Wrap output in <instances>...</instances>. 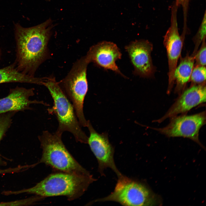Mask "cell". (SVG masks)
Here are the masks:
<instances>
[{"label": "cell", "instance_id": "obj_1", "mask_svg": "<svg viewBox=\"0 0 206 206\" xmlns=\"http://www.w3.org/2000/svg\"><path fill=\"white\" fill-rule=\"evenodd\" d=\"M51 21L29 27L19 23L14 25L16 58L14 62L18 71L35 76L37 69L49 57L48 42L51 35Z\"/></svg>", "mask_w": 206, "mask_h": 206}, {"label": "cell", "instance_id": "obj_2", "mask_svg": "<svg viewBox=\"0 0 206 206\" xmlns=\"http://www.w3.org/2000/svg\"><path fill=\"white\" fill-rule=\"evenodd\" d=\"M96 181L92 175H80L59 172L49 175L30 188L16 191H9V195L26 193L43 198L63 196L69 201L77 199Z\"/></svg>", "mask_w": 206, "mask_h": 206}, {"label": "cell", "instance_id": "obj_3", "mask_svg": "<svg viewBox=\"0 0 206 206\" xmlns=\"http://www.w3.org/2000/svg\"><path fill=\"white\" fill-rule=\"evenodd\" d=\"M48 90L53 100V106L47 109L55 115L58 126L56 132L62 135L64 132L72 133L77 142L87 144L88 137L81 128L74 107L55 78L48 77L43 84Z\"/></svg>", "mask_w": 206, "mask_h": 206}, {"label": "cell", "instance_id": "obj_4", "mask_svg": "<svg viewBox=\"0 0 206 206\" xmlns=\"http://www.w3.org/2000/svg\"><path fill=\"white\" fill-rule=\"evenodd\" d=\"M62 134L43 131L38 137L42 154L37 164L43 163L59 172L90 175L69 152L63 143Z\"/></svg>", "mask_w": 206, "mask_h": 206}, {"label": "cell", "instance_id": "obj_5", "mask_svg": "<svg viewBox=\"0 0 206 206\" xmlns=\"http://www.w3.org/2000/svg\"><path fill=\"white\" fill-rule=\"evenodd\" d=\"M112 201L124 206L160 205L161 199L144 183L123 175L118 178L114 189L108 196L94 202Z\"/></svg>", "mask_w": 206, "mask_h": 206}, {"label": "cell", "instance_id": "obj_6", "mask_svg": "<svg viewBox=\"0 0 206 206\" xmlns=\"http://www.w3.org/2000/svg\"><path fill=\"white\" fill-rule=\"evenodd\" d=\"M90 63L86 56L77 60L66 77L58 82L72 103L81 126L87 127L88 120L83 112V104L88 89L87 69Z\"/></svg>", "mask_w": 206, "mask_h": 206}, {"label": "cell", "instance_id": "obj_7", "mask_svg": "<svg viewBox=\"0 0 206 206\" xmlns=\"http://www.w3.org/2000/svg\"><path fill=\"white\" fill-rule=\"evenodd\" d=\"M169 123L163 128L154 129L168 137H182L189 138L204 148L199 141V130L206 123L205 112L191 115L172 117Z\"/></svg>", "mask_w": 206, "mask_h": 206}, {"label": "cell", "instance_id": "obj_8", "mask_svg": "<svg viewBox=\"0 0 206 206\" xmlns=\"http://www.w3.org/2000/svg\"><path fill=\"white\" fill-rule=\"evenodd\" d=\"M87 127L90 132L87 144L98 161V172L102 176L104 175V170L109 168L116 173L118 178L122 176L123 175L116 165L114 148L109 142L107 134L98 133L89 120Z\"/></svg>", "mask_w": 206, "mask_h": 206}, {"label": "cell", "instance_id": "obj_9", "mask_svg": "<svg viewBox=\"0 0 206 206\" xmlns=\"http://www.w3.org/2000/svg\"><path fill=\"white\" fill-rule=\"evenodd\" d=\"M178 7L175 4L172 8L171 24L164 36L163 44L168 60V85L167 93L169 94L175 81L174 72L183 47V39L179 33L177 19Z\"/></svg>", "mask_w": 206, "mask_h": 206}, {"label": "cell", "instance_id": "obj_10", "mask_svg": "<svg viewBox=\"0 0 206 206\" xmlns=\"http://www.w3.org/2000/svg\"><path fill=\"white\" fill-rule=\"evenodd\" d=\"M152 49V43L143 39L132 41L125 46L134 68V74L148 77L153 74L155 69L151 57Z\"/></svg>", "mask_w": 206, "mask_h": 206}, {"label": "cell", "instance_id": "obj_11", "mask_svg": "<svg viewBox=\"0 0 206 206\" xmlns=\"http://www.w3.org/2000/svg\"><path fill=\"white\" fill-rule=\"evenodd\" d=\"M90 63L93 62L105 69L110 70L125 77L116 64L122 54L117 45L109 41H103L92 46L86 55Z\"/></svg>", "mask_w": 206, "mask_h": 206}, {"label": "cell", "instance_id": "obj_12", "mask_svg": "<svg viewBox=\"0 0 206 206\" xmlns=\"http://www.w3.org/2000/svg\"><path fill=\"white\" fill-rule=\"evenodd\" d=\"M206 86L191 85L183 92L165 115L154 121L161 123L167 118L187 112L192 108L206 102Z\"/></svg>", "mask_w": 206, "mask_h": 206}, {"label": "cell", "instance_id": "obj_13", "mask_svg": "<svg viewBox=\"0 0 206 206\" xmlns=\"http://www.w3.org/2000/svg\"><path fill=\"white\" fill-rule=\"evenodd\" d=\"M33 88L27 89L16 87L11 89L6 97L0 99V114L30 109L33 104H40L48 106L43 101L31 100L29 98L34 94Z\"/></svg>", "mask_w": 206, "mask_h": 206}, {"label": "cell", "instance_id": "obj_14", "mask_svg": "<svg viewBox=\"0 0 206 206\" xmlns=\"http://www.w3.org/2000/svg\"><path fill=\"white\" fill-rule=\"evenodd\" d=\"M195 57L187 52L185 56L181 57L180 63L175 69L174 78L176 82L175 92L180 93L189 81L194 67Z\"/></svg>", "mask_w": 206, "mask_h": 206}, {"label": "cell", "instance_id": "obj_15", "mask_svg": "<svg viewBox=\"0 0 206 206\" xmlns=\"http://www.w3.org/2000/svg\"><path fill=\"white\" fill-rule=\"evenodd\" d=\"M33 77L19 72L14 63L0 69V84L13 82L32 84Z\"/></svg>", "mask_w": 206, "mask_h": 206}, {"label": "cell", "instance_id": "obj_16", "mask_svg": "<svg viewBox=\"0 0 206 206\" xmlns=\"http://www.w3.org/2000/svg\"><path fill=\"white\" fill-rule=\"evenodd\" d=\"M14 112L0 114V142L11 123L12 117ZM6 162L2 159L0 154V168L6 165Z\"/></svg>", "mask_w": 206, "mask_h": 206}, {"label": "cell", "instance_id": "obj_17", "mask_svg": "<svg viewBox=\"0 0 206 206\" xmlns=\"http://www.w3.org/2000/svg\"><path fill=\"white\" fill-rule=\"evenodd\" d=\"M205 66L194 67L190 80L193 85H205L206 84Z\"/></svg>", "mask_w": 206, "mask_h": 206}, {"label": "cell", "instance_id": "obj_18", "mask_svg": "<svg viewBox=\"0 0 206 206\" xmlns=\"http://www.w3.org/2000/svg\"><path fill=\"white\" fill-rule=\"evenodd\" d=\"M206 13L205 12L202 20L201 25L197 34L193 39V41L195 44V47L192 56L195 57L201 43L202 42L204 38L206 37Z\"/></svg>", "mask_w": 206, "mask_h": 206}, {"label": "cell", "instance_id": "obj_19", "mask_svg": "<svg viewBox=\"0 0 206 206\" xmlns=\"http://www.w3.org/2000/svg\"><path fill=\"white\" fill-rule=\"evenodd\" d=\"M43 198L39 196H34L26 199L15 201L1 202L0 203V206H25L28 205L34 204L35 202Z\"/></svg>", "mask_w": 206, "mask_h": 206}, {"label": "cell", "instance_id": "obj_20", "mask_svg": "<svg viewBox=\"0 0 206 206\" xmlns=\"http://www.w3.org/2000/svg\"><path fill=\"white\" fill-rule=\"evenodd\" d=\"M206 37L203 39L201 45L195 56V63L194 67L205 66L206 65Z\"/></svg>", "mask_w": 206, "mask_h": 206}, {"label": "cell", "instance_id": "obj_21", "mask_svg": "<svg viewBox=\"0 0 206 206\" xmlns=\"http://www.w3.org/2000/svg\"><path fill=\"white\" fill-rule=\"evenodd\" d=\"M189 0H176L175 4L178 6H181L183 10L184 17L187 16V9Z\"/></svg>", "mask_w": 206, "mask_h": 206}, {"label": "cell", "instance_id": "obj_22", "mask_svg": "<svg viewBox=\"0 0 206 206\" xmlns=\"http://www.w3.org/2000/svg\"><path fill=\"white\" fill-rule=\"evenodd\" d=\"M1 49L0 48V61L1 59Z\"/></svg>", "mask_w": 206, "mask_h": 206}, {"label": "cell", "instance_id": "obj_23", "mask_svg": "<svg viewBox=\"0 0 206 206\" xmlns=\"http://www.w3.org/2000/svg\"><path fill=\"white\" fill-rule=\"evenodd\" d=\"M2 173V171L1 169H0V174H1Z\"/></svg>", "mask_w": 206, "mask_h": 206}]
</instances>
